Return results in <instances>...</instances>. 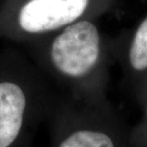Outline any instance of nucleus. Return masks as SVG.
Here are the masks:
<instances>
[{
	"instance_id": "obj_5",
	"label": "nucleus",
	"mask_w": 147,
	"mask_h": 147,
	"mask_svg": "<svg viewBox=\"0 0 147 147\" xmlns=\"http://www.w3.org/2000/svg\"><path fill=\"white\" fill-rule=\"evenodd\" d=\"M112 53L140 104L147 86V13L131 30L112 40Z\"/></svg>"
},
{
	"instance_id": "obj_6",
	"label": "nucleus",
	"mask_w": 147,
	"mask_h": 147,
	"mask_svg": "<svg viewBox=\"0 0 147 147\" xmlns=\"http://www.w3.org/2000/svg\"><path fill=\"white\" fill-rule=\"evenodd\" d=\"M142 116L137 124L130 129L129 147H147V86L140 102Z\"/></svg>"
},
{
	"instance_id": "obj_1",
	"label": "nucleus",
	"mask_w": 147,
	"mask_h": 147,
	"mask_svg": "<svg viewBox=\"0 0 147 147\" xmlns=\"http://www.w3.org/2000/svg\"><path fill=\"white\" fill-rule=\"evenodd\" d=\"M30 44L38 65L65 88L67 98L90 104L108 101L112 40L96 20H81Z\"/></svg>"
},
{
	"instance_id": "obj_3",
	"label": "nucleus",
	"mask_w": 147,
	"mask_h": 147,
	"mask_svg": "<svg viewBox=\"0 0 147 147\" xmlns=\"http://www.w3.org/2000/svg\"><path fill=\"white\" fill-rule=\"evenodd\" d=\"M117 0H4L0 37L32 43L81 20H96Z\"/></svg>"
},
{
	"instance_id": "obj_2",
	"label": "nucleus",
	"mask_w": 147,
	"mask_h": 147,
	"mask_svg": "<svg viewBox=\"0 0 147 147\" xmlns=\"http://www.w3.org/2000/svg\"><path fill=\"white\" fill-rule=\"evenodd\" d=\"M46 99L33 65L16 53L0 55V147H24Z\"/></svg>"
},
{
	"instance_id": "obj_4",
	"label": "nucleus",
	"mask_w": 147,
	"mask_h": 147,
	"mask_svg": "<svg viewBox=\"0 0 147 147\" xmlns=\"http://www.w3.org/2000/svg\"><path fill=\"white\" fill-rule=\"evenodd\" d=\"M54 147H129L127 127L108 101L58 104Z\"/></svg>"
}]
</instances>
